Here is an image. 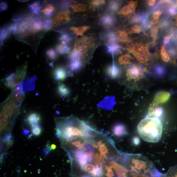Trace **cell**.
Returning <instances> with one entry per match:
<instances>
[{
  "label": "cell",
  "instance_id": "obj_1",
  "mask_svg": "<svg viewBox=\"0 0 177 177\" xmlns=\"http://www.w3.org/2000/svg\"><path fill=\"white\" fill-rule=\"evenodd\" d=\"M55 121L57 134L66 142L79 136H87L95 130L86 123L71 116L66 117H56Z\"/></svg>",
  "mask_w": 177,
  "mask_h": 177
},
{
  "label": "cell",
  "instance_id": "obj_2",
  "mask_svg": "<svg viewBox=\"0 0 177 177\" xmlns=\"http://www.w3.org/2000/svg\"><path fill=\"white\" fill-rule=\"evenodd\" d=\"M120 163L130 173L154 175L160 172L151 161L140 154L122 153Z\"/></svg>",
  "mask_w": 177,
  "mask_h": 177
},
{
  "label": "cell",
  "instance_id": "obj_3",
  "mask_svg": "<svg viewBox=\"0 0 177 177\" xmlns=\"http://www.w3.org/2000/svg\"><path fill=\"white\" fill-rule=\"evenodd\" d=\"M137 130L141 138L147 142L156 143L160 140L162 132L161 121L156 117H146L139 122Z\"/></svg>",
  "mask_w": 177,
  "mask_h": 177
},
{
  "label": "cell",
  "instance_id": "obj_4",
  "mask_svg": "<svg viewBox=\"0 0 177 177\" xmlns=\"http://www.w3.org/2000/svg\"><path fill=\"white\" fill-rule=\"evenodd\" d=\"M70 19V11L67 9L58 13L55 16L52 21L53 25L57 26L66 23L69 21Z\"/></svg>",
  "mask_w": 177,
  "mask_h": 177
},
{
  "label": "cell",
  "instance_id": "obj_5",
  "mask_svg": "<svg viewBox=\"0 0 177 177\" xmlns=\"http://www.w3.org/2000/svg\"><path fill=\"white\" fill-rule=\"evenodd\" d=\"M127 76L129 80H139L143 76L141 68L135 65L130 66L127 70Z\"/></svg>",
  "mask_w": 177,
  "mask_h": 177
},
{
  "label": "cell",
  "instance_id": "obj_6",
  "mask_svg": "<svg viewBox=\"0 0 177 177\" xmlns=\"http://www.w3.org/2000/svg\"><path fill=\"white\" fill-rule=\"evenodd\" d=\"M106 73L110 78L115 79L120 77L121 71L120 68L113 63L107 67Z\"/></svg>",
  "mask_w": 177,
  "mask_h": 177
},
{
  "label": "cell",
  "instance_id": "obj_7",
  "mask_svg": "<svg viewBox=\"0 0 177 177\" xmlns=\"http://www.w3.org/2000/svg\"><path fill=\"white\" fill-rule=\"evenodd\" d=\"M27 65L25 64L18 68L15 73V83L16 85L21 84L24 79L27 73Z\"/></svg>",
  "mask_w": 177,
  "mask_h": 177
},
{
  "label": "cell",
  "instance_id": "obj_8",
  "mask_svg": "<svg viewBox=\"0 0 177 177\" xmlns=\"http://www.w3.org/2000/svg\"><path fill=\"white\" fill-rule=\"evenodd\" d=\"M67 70L62 66L56 67L54 71V76L55 79L59 81L64 80L68 76Z\"/></svg>",
  "mask_w": 177,
  "mask_h": 177
},
{
  "label": "cell",
  "instance_id": "obj_9",
  "mask_svg": "<svg viewBox=\"0 0 177 177\" xmlns=\"http://www.w3.org/2000/svg\"><path fill=\"white\" fill-rule=\"evenodd\" d=\"M112 132L116 136L121 137L128 134L127 129L122 123H117L112 128Z\"/></svg>",
  "mask_w": 177,
  "mask_h": 177
},
{
  "label": "cell",
  "instance_id": "obj_10",
  "mask_svg": "<svg viewBox=\"0 0 177 177\" xmlns=\"http://www.w3.org/2000/svg\"><path fill=\"white\" fill-rule=\"evenodd\" d=\"M115 20L112 15L109 14L105 15L100 19V23L104 27L109 28L115 23Z\"/></svg>",
  "mask_w": 177,
  "mask_h": 177
},
{
  "label": "cell",
  "instance_id": "obj_11",
  "mask_svg": "<svg viewBox=\"0 0 177 177\" xmlns=\"http://www.w3.org/2000/svg\"><path fill=\"white\" fill-rule=\"evenodd\" d=\"M170 97V94L167 92H160L155 96L153 102L158 105L160 103H164L167 101Z\"/></svg>",
  "mask_w": 177,
  "mask_h": 177
},
{
  "label": "cell",
  "instance_id": "obj_12",
  "mask_svg": "<svg viewBox=\"0 0 177 177\" xmlns=\"http://www.w3.org/2000/svg\"><path fill=\"white\" fill-rule=\"evenodd\" d=\"M41 120L40 115L38 114L32 113L29 114L27 118L28 124L31 126L39 124Z\"/></svg>",
  "mask_w": 177,
  "mask_h": 177
},
{
  "label": "cell",
  "instance_id": "obj_13",
  "mask_svg": "<svg viewBox=\"0 0 177 177\" xmlns=\"http://www.w3.org/2000/svg\"><path fill=\"white\" fill-rule=\"evenodd\" d=\"M84 65V63L81 61L74 60L70 61L69 66L71 70L76 71L81 70Z\"/></svg>",
  "mask_w": 177,
  "mask_h": 177
},
{
  "label": "cell",
  "instance_id": "obj_14",
  "mask_svg": "<svg viewBox=\"0 0 177 177\" xmlns=\"http://www.w3.org/2000/svg\"><path fill=\"white\" fill-rule=\"evenodd\" d=\"M107 46L108 52L111 54L116 55L121 52V47L115 43L107 44Z\"/></svg>",
  "mask_w": 177,
  "mask_h": 177
},
{
  "label": "cell",
  "instance_id": "obj_15",
  "mask_svg": "<svg viewBox=\"0 0 177 177\" xmlns=\"http://www.w3.org/2000/svg\"><path fill=\"white\" fill-rule=\"evenodd\" d=\"M57 91L59 95L63 97L69 96L70 93L69 88L62 83L59 84L57 87Z\"/></svg>",
  "mask_w": 177,
  "mask_h": 177
},
{
  "label": "cell",
  "instance_id": "obj_16",
  "mask_svg": "<svg viewBox=\"0 0 177 177\" xmlns=\"http://www.w3.org/2000/svg\"><path fill=\"white\" fill-rule=\"evenodd\" d=\"M15 77V73H12L5 78V84L8 88L12 89L16 86Z\"/></svg>",
  "mask_w": 177,
  "mask_h": 177
},
{
  "label": "cell",
  "instance_id": "obj_17",
  "mask_svg": "<svg viewBox=\"0 0 177 177\" xmlns=\"http://www.w3.org/2000/svg\"><path fill=\"white\" fill-rule=\"evenodd\" d=\"M104 39L108 44L115 43L117 41V37L115 33L109 32L104 36Z\"/></svg>",
  "mask_w": 177,
  "mask_h": 177
},
{
  "label": "cell",
  "instance_id": "obj_18",
  "mask_svg": "<svg viewBox=\"0 0 177 177\" xmlns=\"http://www.w3.org/2000/svg\"><path fill=\"white\" fill-rule=\"evenodd\" d=\"M57 51L59 54L61 55L66 54L70 52V48L67 44H60L56 47Z\"/></svg>",
  "mask_w": 177,
  "mask_h": 177
},
{
  "label": "cell",
  "instance_id": "obj_19",
  "mask_svg": "<svg viewBox=\"0 0 177 177\" xmlns=\"http://www.w3.org/2000/svg\"><path fill=\"white\" fill-rule=\"evenodd\" d=\"M55 10L54 5L51 4H48L47 7L42 10L41 12L46 17H49L53 14Z\"/></svg>",
  "mask_w": 177,
  "mask_h": 177
},
{
  "label": "cell",
  "instance_id": "obj_20",
  "mask_svg": "<svg viewBox=\"0 0 177 177\" xmlns=\"http://www.w3.org/2000/svg\"><path fill=\"white\" fill-rule=\"evenodd\" d=\"M90 28V27L88 26H84L78 27H71L70 28V30L73 32L77 36H82L84 33L86 31Z\"/></svg>",
  "mask_w": 177,
  "mask_h": 177
},
{
  "label": "cell",
  "instance_id": "obj_21",
  "mask_svg": "<svg viewBox=\"0 0 177 177\" xmlns=\"http://www.w3.org/2000/svg\"><path fill=\"white\" fill-rule=\"evenodd\" d=\"M146 48L141 45H136L129 49V51L135 57L145 50Z\"/></svg>",
  "mask_w": 177,
  "mask_h": 177
},
{
  "label": "cell",
  "instance_id": "obj_22",
  "mask_svg": "<svg viewBox=\"0 0 177 177\" xmlns=\"http://www.w3.org/2000/svg\"><path fill=\"white\" fill-rule=\"evenodd\" d=\"M42 3L41 1L36 2L29 6V8L35 14L38 15V11L40 10Z\"/></svg>",
  "mask_w": 177,
  "mask_h": 177
},
{
  "label": "cell",
  "instance_id": "obj_23",
  "mask_svg": "<svg viewBox=\"0 0 177 177\" xmlns=\"http://www.w3.org/2000/svg\"><path fill=\"white\" fill-rule=\"evenodd\" d=\"M121 3L120 2L112 1L109 2L108 6V10L111 12H116L120 7Z\"/></svg>",
  "mask_w": 177,
  "mask_h": 177
},
{
  "label": "cell",
  "instance_id": "obj_24",
  "mask_svg": "<svg viewBox=\"0 0 177 177\" xmlns=\"http://www.w3.org/2000/svg\"><path fill=\"white\" fill-rule=\"evenodd\" d=\"M11 34L10 32L6 27L2 28L1 30V36H0V41H1V45L3 44L5 39L7 38Z\"/></svg>",
  "mask_w": 177,
  "mask_h": 177
},
{
  "label": "cell",
  "instance_id": "obj_25",
  "mask_svg": "<svg viewBox=\"0 0 177 177\" xmlns=\"http://www.w3.org/2000/svg\"><path fill=\"white\" fill-rule=\"evenodd\" d=\"M164 177H177V165L170 167Z\"/></svg>",
  "mask_w": 177,
  "mask_h": 177
},
{
  "label": "cell",
  "instance_id": "obj_26",
  "mask_svg": "<svg viewBox=\"0 0 177 177\" xmlns=\"http://www.w3.org/2000/svg\"><path fill=\"white\" fill-rule=\"evenodd\" d=\"M71 39V36L66 33H63L59 37V41L63 44H67L70 42Z\"/></svg>",
  "mask_w": 177,
  "mask_h": 177
},
{
  "label": "cell",
  "instance_id": "obj_27",
  "mask_svg": "<svg viewBox=\"0 0 177 177\" xmlns=\"http://www.w3.org/2000/svg\"><path fill=\"white\" fill-rule=\"evenodd\" d=\"M46 55L49 59L52 60H55L57 57V52L53 48H51L46 51Z\"/></svg>",
  "mask_w": 177,
  "mask_h": 177
},
{
  "label": "cell",
  "instance_id": "obj_28",
  "mask_svg": "<svg viewBox=\"0 0 177 177\" xmlns=\"http://www.w3.org/2000/svg\"><path fill=\"white\" fill-rule=\"evenodd\" d=\"M43 25L44 30L46 31L48 30L53 25V21L49 18H45L43 21Z\"/></svg>",
  "mask_w": 177,
  "mask_h": 177
},
{
  "label": "cell",
  "instance_id": "obj_29",
  "mask_svg": "<svg viewBox=\"0 0 177 177\" xmlns=\"http://www.w3.org/2000/svg\"><path fill=\"white\" fill-rule=\"evenodd\" d=\"M132 57L128 54L123 55L120 57L119 59V62L120 64L125 65L130 63Z\"/></svg>",
  "mask_w": 177,
  "mask_h": 177
},
{
  "label": "cell",
  "instance_id": "obj_30",
  "mask_svg": "<svg viewBox=\"0 0 177 177\" xmlns=\"http://www.w3.org/2000/svg\"><path fill=\"white\" fill-rule=\"evenodd\" d=\"M70 7L74 12H83L86 9V6L83 4L71 5Z\"/></svg>",
  "mask_w": 177,
  "mask_h": 177
},
{
  "label": "cell",
  "instance_id": "obj_31",
  "mask_svg": "<svg viewBox=\"0 0 177 177\" xmlns=\"http://www.w3.org/2000/svg\"><path fill=\"white\" fill-rule=\"evenodd\" d=\"M2 142L6 143L7 147L12 146L13 144V141L11 135L10 134L6 135L3 139Z\"/></svg>",
  "mask_w": 177,
  "mask_h": 177
},
{
  "label": "cell",
  "instance_id": "obj_32",
  "mask_svg": "<svg viewBox=\"0 0 177 177\" xmlns=\"http://www.w3.org/2000/svg\"><path fill=\"white\" fill-rule=\"evenodd\" d=\"M31 127L32 134L35 136H38L41 134L42 129L39 124L31 126Z\"/></svg>",
  "mask_w": 177,
  "mask_h": 177
},
{
  "label": "cell",
  "instance_id": "obj_33",
  "mask_svg": "<svg viewBox=\"0 0 177 177\" xmlns=\"http://www.w3.org/2000/svg\"><path fill=\"white\" fill-rule=\"evenodd\" d=\"M127 176L129 177H164V174L162 173L155 175H147L135 174L128 172Z\"/></svg>",
  "mask_w": 177,
  "mask_h": 177
},
{
  "label": "cell",
  "instance_id": "obj_34",
  "mask_svg": "<svg viewBox=\"0 0 177 177\" xmlns=\"http://www.w3.org/2000/svg\"><path fill=\"white\" fill-rule=\"evenodd\" d=\"M155 72L157 76H162L165 74L166 71L165 68L160 66H158L155 68Z\"/></svg>",
  "mask_w": 177,
  "mask_h": 177
},
{
  "label": "cell",
  "instance_id": "obj_35",
  "mask_svg": "<svg viewBox=\"0 0 177 177\" xmlns=\"http://www.w3.org/2000/svg\"><path fill=\"white\" fill-rule=\"evenodd\" d=\"M131 13H132V12L128 4L123 7L119 12V14L123 16H126L131 14Z\"/></svg>",
  "mask_w": 177,
  "mask_h": 177
},
{
  "label": "cell",
  "instance_id": "obj_36",
  "mask_svg": "<svg viewBox=\"0 0 177 177\" xmlns=\"http://www.w3.org/2000/svg\"><path fill=\"white\" fill-rule=\"evenodd\" d=\"M157 105L153 102L150 105L148 111V115L149 116H152L154 115L155 111Z\"/></svg>",
  "mask_w": 177,
  "mask_h": 177
},
{
  "label": "cell",
  "instance_id": "obj_37",
  "mask_svg": "<svg viewBox=\"0 0 177 177\" xmlns=\"http://www.w3.org/2000/svg\"><path fill=\"white\" fill-rule=\"evenodd\" d=\"M141 31V28L138 25H136L131 28L130 32V33L139 34Z\"/></svg>",
  "mask_w": 177,
  "mask_h": 177
},
{
  "label": "cell",
  "instance_id": "obj_38",
  "mask_svg": "<svg viewBox=\"0 0 177 177\" xmlns=\"http://www.w3.org/2000/svg\"><path fill=\"white\" fill-rule=\"evenodd\" d=\"M136 58L141 63L146 62L148 61V58L145 55L139 54L136 56Z\"/></svg>",
  "mask_w": 177,
  "mask_h": 177
},
{
  "label": "cell",
  "instance_id": "obj_39",
  "mask_svg": "<svg viewBox=\"0 0 177 177\" xmlns=\"http://www.w3.org/2000/svg\"><path fill=\"white\" fill-rule=\"evenodd\" d=\"M144 17V16L142 15H137L133 17L131 20V22L132 23L140 22L143 19Z\"/></svg>",
  "mask_w": 177,
  "mask_h": 177
},
{
  "label": "cell",
  "instance_id": "obj_40",
  "mask_svg": "<svg viewBox=\"0 0 177 177\" xmlns=\"http://www.w3.org/2000/svg\"><path fill=\"white\" fill-rule=\"evenodd\" d=\"M163 113V110L162 108L160 107L156 108V109L154 115L155 116V117L158 118L160 117Z\"/></svg>",
  "mask_w": 177,
  "mask_h": 177
},
{
  "label": "cell",
  "instance_id": "obj_41",
  "mask_svg": "<svg viewBox=\"0 0 177 177\" xmlns=\"http://www.w3.org/2000/svg\"><path fill=\"white\" fill-rule=\"evenodd\" d=\"M116 35L119 37V38H124L128 37L127 33L124 31H119L116 33Z\"/></svg>",
  "mask_w": 177,
  "mask_h": 177
},
{
  "label": "cell",
  "instance_id": "obj_42",
  "mask_svg": "<svg viewBox=\"0 0 177 177\" xmlns=\"http://www.w3.org/2000/svg\"><path fill=\"white\" fill-rule=\"evenodd\" d=\"M8 8V5L7 2H1L0 4V10L1 12L7 10Z\"/></svg>",
  "mask_w": 177,
  "mask_h": 177
},
{
  "label": "cell",
  "instance_id": "obj_43",
  "mask_svg": "<svg viewBox=\"0 0 177 177\" xmlns=\"http://www.w3.org/2000/svg\"><path fill=\"white\" fill-rule=\"evenodd\" d=\"M137 4V2H128V4L130 6V7L132 12H134L135 11Z\"/></svg>",
  "mask_w": 177,
  "mask_h": 177
},
{
  "label": "cell",
  "instance_id": "obj_44",
  "mask_svg": "<svg viewBox=\"0 0 177 177\" xmlns=\"http://www.w3.org/2000/svg\"><path fill=\"white\" fill-rule=\"evenodd\" d=\"M105 3L104 1H93L91 2V5L95 6H99Z\"/></svg>",
  "mask_w": 177,
  "mask_h": 177
},
{
  "label": "cell",
  "instance_id": "obj_45",
  "mask_svg": "<svg viewBox=\"0 0 177 177\" xmlns=\"http://www.w3.org/2000/svg\"><path fill=\"white\" fill-rule=\"evenodd\" d=\"M162 12L160 11H155L153 13V19L159 20Z\"/></svg>",
  "mask_w": 177,
  "mask_h": 177
},
{
  "label": "cell",
  "instance_id": "obj_46",
  "mask_svg": "<svg viewBox=\"0 0 177 177\" xmlns=\"http://www.w3.org/2000/svg\"><path fill=\"white\" fill-rule=\"evenodd\" d=\"M168 52L169 55L172 57H175L177 55V52L175 48H170Z\"/></svg>",
  "mask_w": 177,
  "mask_h": 177
},
{
  "label": "cell",
  "instance_id": "obj_47",
  "mask_svg": "<svg viewBox=\"0 0 177 177\" xmlns=\"http://www.w3.org/2000/svg\"><path fill=\"white\" fill-rule=\"evenodd\" d=\"M157 29H154L152 30L151 31V36L154 39V40L157 38Z\"/></svg>",
  "mask_w": 177,
  "mask_h": 177
},
{
  "label": "cell",
  "instance_id": "obj_48",
  "mask_svg": "<svg viewBox=\"0 0 177 177\" xmlns=\"http://www.w3.org/2000/svg\"><path fill=\"white\" fill-rule=\"evenodd\" d=\"M162 56V60L164 61L168 62L170 61V56L167 53L165 54H164Z\"/></svg>",
  "mask_w": 177,
  "mask_h": 177
},
{
  "label": "cell",
  "instance_id": "obj_49",
  "mask_svg": "<svg viewBox=\"0 0 177 177\" xmlns=\"http://www.w3.org/2000/svg\"><path fill=\"white\" fill-rule=\"evenodd\" d=\"M167 53L166 50V47L165 46H163L162 47L161 51V56L164 55L165 54Z\"/></svg>",
  "mask_w": 177,
  "mask_h": 177
},
{
  "label": "cell",
  "instance_id": "obj_50",
  "mask_svg": "<svg viewBox=\"0 0 177 177\" xmlns=\"http://www.w3.org/2000/svg\"><path fill=\"white\" fill-rule=\"evenodd\" d=\"M170 37L166 36L164 38L163 40L164 44L166 45L169 43L170 41Z\"/></svg>",
  "mask_w": 177,
  "mask_h": 177
},
{
  "label": "cell",
  "instance_id": "obj_51",
  "mask_svg": "<svg viewBox=\"0 0 177 177\" xmlns=\"http://www.w3.org/2000/svg\"><path fill=\"white\" fill-rule=\"evenodd\" d=\"M133 141L134 143L135 144H139L140 142L139 139L138 138H137L136 137L134 138L133 139Z\"/></svg>",
  "mask_w": 177,
  "mask_h": 177
},
{
  "label": "cell",
  "instance_id": "obj_52",
  "mask_svg": "<svg viewBox=\"0 0 177 177\" xmlns=\"http://www.w3.org/2000/svg\"><path fill=\"white\" fill-rule=\"evenodd\" d=\"M155 1H152V0H151V1H149L148 2V4L150 6H153L155 3Z\"/></svg>",
  "mask_w": 177,
  "mask_h": 177
},
{
  "label": "cell",
  "instance_id": "obj_53",
  "mask_svg": "<svg viewBox=\"0 0 177 177\" xmlns=\"http://www.w3.org/2000/svg\"><path fill=\"white\" fill-rule=\"evenodd\" d=\"M51 147L52 150H54L56 149V146L55 144H52L51 145Z\"/></svg>",
  "mask_w": 177,
  "mask_h": 177
},
{
  "label": "cell",
  "instance_id": "obj_54",
  "mask_svg": "<svg viewBox=\"0 0 177 177\" xmlns=\"http://www.w3.org/2000/svg\"><path fill=\"white\" fill-rule=\"evenodd\" d=\"M29 133V131L27 130H25L23 131V134L24 135H27Z\"/></svg>",
  "mask_w": 177,
  "mask_h": 177
},
{
  "label": "cell",
  "instance_id": "obj_55",
  "mask_svg": "<svg viewBox=\"0 0 177 177\" xmlns=\"http://www.w3.org/2000/svg\"><path fill=\"white\" fill-rule=\"evenodd\" d=\"M174 19L175 25L177 27V15L175 16Z\"/></svg>",
  "mask_w": 177,
  "mask_h": 177
},
{
  "label": "cell",
  "instance_id": "obj_56",
  "mask_svg": "<svg viewBox=\"0 0 177 177\" xmlns=\"http://www.w3.org/2000/svg\"><path fill=\"white\" fill-rule=\"evenodd\" d=\"M81 177H91L89 175H85L84 176H82Z\"/></svg>",
  "mask_w": 177,
  "mask_h": 177
},
{
  "label": "cell",
  "instance_id": "obj_57",
  "mask_svg": "<svg viewBox=\"0 0 177 177\" xmlns=\"http://www.w3.org/2000/svg\"><path fill=\"white\" fill-rule=\"evenodd\" d=\"M19 1L20 2H25L28 1Z\"/></svg>",
  "mask_w": 177,
  "mask_h": 177
}]
</instances>
